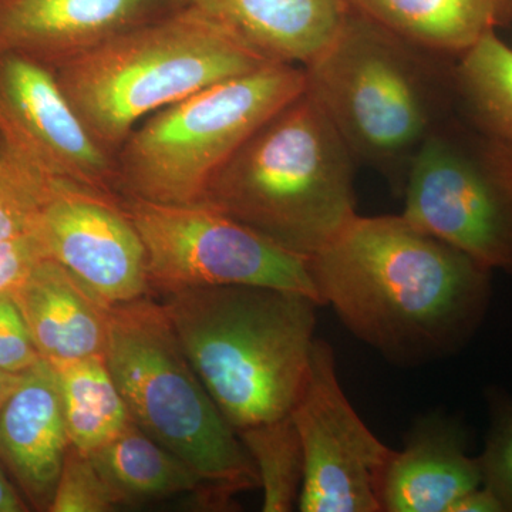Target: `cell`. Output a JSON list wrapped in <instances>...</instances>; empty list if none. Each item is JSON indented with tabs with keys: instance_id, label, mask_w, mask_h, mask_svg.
<instances>
[{
	"instance_id": "obj_30",
	"label": "cell",
	"mask_w": 512,
	"mask_h": 512,
	"mask_svg": "<svg viewBox=\"0 0 512 512\" xmlns=\"http://www.w3.org/2000/svg\"><path fill=\"white\" fill-rule=\"evenodd\" d=\"M23 373H9L5 370H0V412H2L3 406L8 402L10 394L18 386L20 379H22Z\"/></svg>"
},
{
	"instance_id": "obj_2",
	"label": "cell",
	"mask_w": 512,
	"mask_h": 512,
	"mask_svg": "<svg viewBox=\"0 0 512 512\" xmlns=\"http://www.w3.org/2000/svg\"><path fill=\"white\" fill-rule=\"evenodd\" d=\"M349 9L328 45L303 66L305 90L357 165L402 197L414 158L457 111L454 64Z\"/></svg>"
},
{
	"instance_id": "obj_11",
	"label": "cell",
	"mask_w": 512,
	"mask_h": 512,
	"mask_svg": "<svg viewBox=\"0 0 512 512\" xmlns=\"http://www.w3.org/2000/svg\"><path fill=\"white\" fill-rule=\"evenodd\" d=\"M0 144L45 173L121 198L116 160L93 140L55 70L0 49Z\"/></svg>"
},
{
	"instance_id": "obj_25",
	"label": "cell",
	"mask_w": 512,
	"mask_h": 512,
	"mask_svg": "<svg viewBox=\"0 0 512 512\" xmlns=\"http://www.w3.org/2000/svg\"><path fill=\"white\" fill-rule=\"evenodd\" d=\"M491 426L483 454L478 457L483 485L512 511V399L493 394Z\"/></svg>"
},
{
	"instance_id": "obj_9",
	"label": "cell",
	"mask_w": 512,
	"mask_h": 512,
	"mask_svg": "<svg viewBox=\"0 0 512 512\" xmlns=\"http://www.w3.org/2000/svg\"><path fill=\"white\" fill-rule=\"evenodd\" d=\"M121 207L143 241L150 291L170 295L204 286L254 285L306 293L319 302L308 258L210 205L121 197Z\"/></svg>"
},
{
	"instance_id": "obj_19",
	"label": "cell",
	"mask_w": 512,
	"mask_h": 512,
	"mask_svg": "<svg viewBox=\"0 0 512 512\" xmlns=\"http://www.w3.org/2000/svg\"><path fill=\"white\" fill-rule=\"evenodd\" d=\"M124 505L195 494L210 507H229L183 458L161 446L131 420L119 436L89 454Z\"/></svg>"
},
{
	"instance_id": "obj_10",
	"label": "cell",
	"mask_w": 512,
	"mask_h": 512,
	"mask_svg": "<svg viewBox=\"0 0 512 512\" xmlns=\"http://www.w3.org/2000/svg\"><path fill=\"white\" fill-rule=\"evenodd\" d=\"M301 441L302 512H382L380 485L393 450L353 409L340 386L333 349L313 346L311 370L292 410Z\"/></svg>"
},
{
	"instance_id": "obj_18",
	"label": "cell",
	"mask_w": 512,
	"mask_h": 512,
	"mask_svg": "<svg viewBox=\"0 0 512 512\" xmlns=\"http://www.w3.org/2000/svg\"><path fill=\"white\" fill-rule=\"evenodd\" d=\"M407 42L458 59L512 20V0H346Z\"/></svg>"
},
{
	"instance_id": "obj_24",
	"label": "cell",
	"mask_w": 512,
	"mask_h": 512,
	"mask_svg": "<svg viewBox=\"0 0 512 512\" xmlns=\"http://www.w3.org/2000/svg\"><path fill=\"white\" fill-rule=\"evenodd\" d=\"M124 507L120 494L89 454L70 447L57 481L50 512H107Z\"/></svg>"
},
{
	"instance_id": "obj_13",
	"label": "cell",
	"mask_w": 512,
	"mask_h": 512,
	"mask_svg": "<svg viewBox=\"0 0 512 512\" xmlns=\"http://www.w3.org/2000/svg\"><path fill=\"white\" fill-rule=\"evenodd\" d=\"M188 0H0V49L57 69Z\"/></svg>"
},
{
	"instance_id": "obj_21",
	"label": "cell",
	"mask_w": 512,
	"mask_h": 512,
	"mask_svg": "<svg viewBox=\"0 0 512 512\" xmlns=\"http://www.w3.org/2000/svg\"><path fill=\"white\" fill-rule=\"evenodd\" d=\"M457 111L512 146V47L488 33L454 64Z\"/></svg>"
},
{
	"instance_id": "obj_4",
	"label": "cell",
	"mask_w": 512,
	"mask_h": 512,
	"mask_svg": "<svg viewBox=\"0 0 512 512\" xmlns=\"http://www.w3.org/2000/svg\"><path fill=\"white\" fill-rule=\"evenodd\" d=\"M355 158L306 90L212 178L202 204L309 258L356 215Z\"/></svg>"
},
{
	"instance_id": "obj_29",
	"label": "cell",
	"mask_w": 512,
	"mask_h": 512,
	"mask_svg": "<svg viewBox=\"0 0 512 512\" xmlns=\"http://www.w3.org/2000/svg\"><path fill=\"white\" fill-rule=\"evenodd\" d=\"M29 511V504L26 503L23 495H20L18 487H15L0 464V512H25Z\"/></svg>"
},
{
	"instance_id": "obj_12",
	"label": "cell",
	"mask_w": 512,
	"mask_h": 512,
	"mask_svg": "<svg viewBox=\"0 0 512 512\" xmlns=\"http://www.w3.org/2000/svg\"><path fill=\"white\" fill-rule=\"evenodd\" d=\"M35 234L47 256L107 306L150 292L143 241L121 207V198L59 180Z\"/></svg>"
},
{
	"instance_id": "obj_6",
	"label": "cell",
	"mask_w": 512,
	"mask_h": 512,
	"mask_svg": "<svg viewBox=\"0 0 512 512\" xmlns=\"http://www.w3.org/2000/svg\"><path fill=\"white\" fill-rule=\"evenodd\" d=\"M106 362L131 419L231 503L259 487L254 463L185 355L163 303L111 306Z\"/></svg>"
},
{
	"instance_id": "obj_23",
	"label": "cell",
	"mask_w": 512,
	"mask_h": 512,
	"mask_svg": "<svg viewBox=\"0 0 512 512\" xmlns=\"http://www.w3.org/2000/svg\"><path fill=\"white\" fill-rule=\"evenodd\" d=\"M59 178L0 146V242L35 234Z\"/></svg>"
},
{
	"instance_id": "obj_31",
	"label": "cell",
	"mask_w": 512,
	"mask_h": 512,
	"mask_svg": "<svg viewBox=\"0 0 512 512\" xmlns=\"http://www.w3.org/2000/svg\"><path fill=\"white\" fill-rule=\"evenodd\" d=\"M0 146H2V144H0Z\"/></svg>"
},
{
	"instance_id": "obj_20",
	"label": "cell",
	"mask_w": 512,
	"mask_h": 512,
	"mask_svg": "<svg viewBox=\"0 0 512 512\" xmlns=\"http://www.w3.org/2000/svg\"><path fill=\"white\" fill-rule=\"evenodd\" d=\"M52 366L67 434L77 450L94 453L119 436L133 420L106 357H87Z\"/></svg>"
},
{
	"instance_id": "obj_8",
	"label": "cell",
	"mask_w": 512,
	"mask_h": 512,
	"mask_svg": "<svg viewBox=\"0 0 512 512\" xmlns=\"http://www.w3.org/2000/svg\"><path fill=\"white\" fill-rule=\"evenodd\" d=\"M402 215L478 264L512 274V146L458 111L407 175Z\"/></svg>"
},
{
	"instance_id": "obj_26",
	"label": "cell",
	"mask_w": 512,
	"mask_h": 512,
	"mask_svg": "<svg viewBox=\"0 0 512 512\" xmlns=\"http://www.w3.org/2000/svg\"><path fill=\"white\" fill-rule=\"evenodd\" d=\"M40 360L18 305L12 296H0V370L20 375Z\"/></svg>"
},
{
	"instance_id": "obj_22",
	"label": "cell",
	"mask_w": 512,
	"mask_h": 512,
	"mask_svg": "<svg viewBox=\"0 0 512 512\" xmlns=\"http://www.w3.org/2000/svg\"><path fill=\"white\" fill-rule=\"evenodd\" d=\"M262 488V511L289 512L298 507L303 478L301 441L292 417L239 431Z\"/></svg>"
},
{
	"instance_id": "obj_5",
	"label": "cell",
	"mask_w": 512,
	"mask_h": 512,
	"mask_svg": "<svg viewBox=\"0 0 512 512\" xmlns=\"http://www.w3.org/2000/svg\"><path fill=\"white\" fill-rule=\"evenodd\" d=\"M269 63L187 5L69 60L55 73L90 136L116 157L151 114Z\"/></svg>"
},
{
	"instance_id": "obj_16",
	"label": "cell",
	"mask_w": 512,
	"mask_h": 512,
	"mask_svg": "<svg viewBox=\"0 0 512 512\" xmlns=\"http://www.w3.org/2000/svg\"><path fill=\"white\" fill-rule=\"evenodd\" d=\"M10 296L46 362L106 357L111 306L55 259H42Z\"/></svg>"
},
{
	"instance_id": "obj_17",
	"label": "cell",
	"mask_w": 512,
	"mask_h": 512,
	"mask_svg": "<svg viewBox=\"0 0 512 512\" xmlns=\"http://www.w3.org/2000/svg\"><path fill=\"white\" fill-rule=\"evenodd\" d=\"M266 62L306 66L342 26L346 0H188Z\"/></svg>"
},
{
	"instance_id": "obj_27",
	"label": "cell",
	"mask_w": 512,
	"mask_h": 512,
	"mask_svg": "<svg viewBox=\"0 0 512 512\" xmlns=\"http://www.w3.org/2000/svg\"><path fill=\"white\" fill-rule=\"evenodd\" d=\"M45 258V245L37 234L0 242V296L12 295Z\"/></svg>"
},
{
	"instance_id": "obj_7",
	"label": "cell",
	"mask_w": 512,
	"mask_h": 512,
	"mask_svg": "<svg viewBox=\"0 0 512 512\" xmlns=\"http://www.w3.org/2000/svg\"><path fill=\"white\" fill-rule=\"evenodd\" d=\"M303 90V67L269 63L151 114L114 157L120 197L198 204L245 141Z\"/></svg>"
},
{
	"instance_id": "obj_28",
	"label": "cell",
	"mask_w": 512,
	"mask_h": 512,
	"mask_svg": "<svg viewBox=\"0 0 512 512\" xmlns=\"http://www.w3.org/2000/svg\"><path fill=\"white\" fill-rule=\"evenodd\" d=\"M450 512H505L503 504L490 490L480 485L458 498Z\"/></svg>"
},
{
	"instance_id": "obj_15",
	"label": "cell",
	"mask_w": 512,
	"mask_h": 512,
	"mask_svg": "<svg viewBox=\"0 0 512 512\" xmlns=\"http://www.w3.org/2000/svg\"><path fill=\"white\" fill-rule=\"evenodd\" d=\"M454 419L431 414L410 430L403 450H393L380 485L384 512H450L464 494L483 485L478 458Z\"/></svg>"
},
{
	"instance_id": "obj_1",
	"label": "cell",
	"mask_w": 512,
	"mask_h": 512,
	"mask_svg": "<svg viewBox=\"0 0 512 512\" xmlns=\"http://www.w3.org/2000/svg\"><path fill=\"white\" fill-rule=\"evenodd\" d=\"M308 262L320 305L404 365L460 348L490 303V269L402 214L353 215Z\"/></svg>"
},
{
	"instance_id": "obj_14",
	"label": "cell",
	"mask_w": 512,
	"mask_h": 512,
	"mask_svg": "<svg viewBox=\"0 0 512 512\" xmlns=\"http://www.w3.org/2000/svg\"><path fill=\"white\" fill-rule=\"evenodd\" d=\"M70 447L55 369L40 360L0 412V464L29 507L49 511Z\"/></svg>"
},
{
	"instance_id": "obj_3",
	"label": "cell",
	"mask_w": 512,
	"mask_h": 512,
	"mask_svg": "<svg viewBox=\"0 0 512 512\" xmlns=\"http://www.w3.org/2000/svg\"><path fill=\"white\" fill-rule=\"evenodd\" d=\"M164 296L192 369L237 434L291 417L311 370L315 298L254 285Z\"/></svg>"
}]
</instances>
